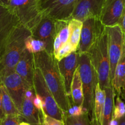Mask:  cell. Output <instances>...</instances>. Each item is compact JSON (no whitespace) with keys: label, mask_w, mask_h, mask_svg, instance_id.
<instances>
[{"label":"cell","mask_w":125,"mask_h":125,"mask_svg":"<svg viewBox=\"0 0 125 125\" xmlns=\"http://www.w3.org/2000/svg\"><path fill=\"white\" fill-rule=\"evenodd\" d=\"M35 66L40 69L45 83L56 103L64 114L72 104L66 93L64 82L60 73L58 61L45 50L34 54Z\"/></svg>","instance_id":"cell-1"},{"label":"cell","mask_w":125,"mask_h":125,"mask_svg":"<svg viewBox=\"0 0 125 125\" xmlns=\"http://www.w3.org/2000/svg\"><path fill=\"white\" fill-rule=\"evenodd\" d=\"M30 35V30L20 23L12 32L0 53V78L14 71L25 49V40Z\"/></svg>","instance_id":"cell-2"},{"label":"cell","mask_w":125,"mask_h":125,"mask_svg":"<svg viewBox=\"0 0 125 125\" xmlns=\"http://www.w3.org/2000/svg\"><path fill=\"white\" fill-rule=\"evenodd\" d=\"M87 53L91 65L96 74L100 87L103 90H105L106 88L112 86L106 27Z\"/></svg>","instance_id":"cell-3"},{"label":"cell","mask_w":125,"mask_h":125,"mask_svg":"<svg viewBox=\"0 0 125 125\" xmlns=\"http://www.w3.org/2000/svg\"><path fill=\"white\" fill-rule=\"evenodd\" d=\"M78 69L83 92V108L90 119L93 109L94 91L98 82V79L88 53L78 54Z\"/></svg>","instance_id":"cell-4"},{"label":"cell","mask_w":125,"mask_h":125,"mask_svg":"<svg viewBox=\"0 0 125 125\" xmlns=\"http://www.w3.org/2000/svg\"><path fill=\"white\" fill-rule=\"evenodd\" d=\"M7 6L17 17L20 24L33 28L42 17L40 0H9Z\"/></svg>","instance_id":"cell-5"},{"label":"cell","mask_w":125,"mask_h":125,"mask_svg":"<svg viewBox=\"0 0 125 125\" xmlns=\"http://www.w3.org/2000/svg\"><path fill=\"white\" fill-rule=\"evenodd\" d=\"M33 87L34 91L43 102L45 114L59 120L64 121L65 114L56 103L52 93L45 83L40 69L36 67L34 70Z\"/></svg>","instance_id":"cell-6"},{"label":"cell","mask_w":125,"mask_h":125,"mask_svg":"<svg viewBox=\"0 0 125 125\" xmlns=\"http://www.w3.org/2000/svg\"><path fill=\"white\" fill-rule=\"evenodd\" d=\"M77 0H40L43 15L55 20H69L75 9Z\"/></svg>","instance_id":"cell-7"},{"label":"cell","mask_w":125,"mask_h":125,"mask_svg":"<svg viewBox=\"0 0 125 125\" xmlns=\"http://www.w3.org/2000/svg\"><path fill=\"white\" fill-rule=\"evenodd\" d=\"M105 29V26L97 18L91 17L84 20L77 53H87Z\"/></svg>","instance_id":"cell-8"},{"label":"cell","mask_w":125,"mask_h":125,"mask_svg":"<svg viewBox=\"0 0 125 125\" xmlns=\"http://www.w3.org/2000/svg\"><path fill=\"white\" fill-rule=\"evenodd\" d=\"M108 36V50L110 61V82H112L116 64L121 57L125 36L118 25L106 27Z\"/></svg>","instance_id":"cell-9"},{"label":"cell","mask_w":125,"mask_h":125,"mask_svg":"<svg viewBox=\"0 0 125 125\" xmlns=\"http://www.w3.org/2000/svg\"><path fill=\"white\" fill-rule=\"evenodd\" d=\"M0 82L5 86L20 114L26 90L33 87L29 86L15 71L0 78Z\"/></svg>","instance_id":"cell-10"},{"label":"cell","mask_w":125,"mask_h":125,"mask_svg":"<svg viewBox=\"0 0 125 125\" xmlns=\"http://www.w3.org/2000/svg\"><path fill=\"white\" fill-rule=\"evenodd\" d=\"M56 20L42 15L41 20L30 30L31 35L33 38L44 42L45 51L53 55V43L56 36Z\"/></svg>","instance_id":"cell-11"},{"label":"cell","mask_w":125,"mask_h":125,"mask_svg":"<svg viewBox=\"0 0 125 125\" xmlns=\"http://www.w3.org/2000/svg\"><path fill=\"white\" fill-rule=\"evenodd\" d=\"M106 0H77L71 19L83 21L91 17L99 19Z\"/></svg>","instance_id":"cell-12"},{"label":"cell","mask_w":125,"mask_h":125,"mask_svg":"<svg viewBox=\"0 0 125 125\" xmlns=\"http://www.w3.org/2000/svg\"><path fill=\"white\" fill-rule=\"evenodd\" d=\"M78 53L74 52L60 61H58L59 70L64 82L66 93L71 101V84L74 73L78 68Z\"/></svg>","instance_id":"cell-13"},{"label":"cell","mask_w":125,"mask_h":125,"mask_svg":"<svg viewBox=\"0 0 125 125\" xmlns=\"http://www.w3.org/2000/svg\"><path fill=\"white\" fill-rule=\"evenodd\" d=\"M125 5V0H106L99 20L105 26L118 25Z\"/></svg>","instance_id":"cell-14"},{"label":"cell","mask_w":125,"mask_h":125,"mask_svg":"<svg viewBox=\"0 0 125 125\" xmlns=\"http://www.w3.org/2000/svg\"><path fill=\"white\" fill-rule=\"evenodd\" d=\"M19 23L17 17L9 8L0 4V53L8 38Z\"/></svg>","instance_id":"cell-15"},{"label":"cell","mask_w":125,"mask_h":125,"mask_svg":"<svg viewBox=\"0 0 125 125\" xmlns=\"http://www.w3.org/2000/svg\"><path fill=\"white\" fill-rule=\"evenodd\" d=\"M35 95L34 87L27 88L25 92L20 115L23 120L31 125H41V112L35 107L33 104V99Z\"/></svg>","instance_id":"cell-16"},{"label":"cell","mask_w":125,"mask_h":125,"mask_svg":"<svg viewBox=\"0 0 125 125\" xmlns=\"http://www.w3.org/2000/svg\"><path fill=\"white\" fill-rule=\"evenodd\" d=\"M34 54L25 49L15 68V72L19 74L30 86L33 87L34 70Z\"/></svg>","instance_id":"cell-17"},{"label":"cell","mask_w":125,"mask_h":125,"mask_svg":"<svg viewBox=\"0 0 125 125\" xmlns=\"http://www.w3.org/2000/svg\"><path fill=\"white\" fill-rule=\"evenodd\" d=\"M112 86L115 96H120L125 86V42L123 47L121 57L115 68Z\"/></svg>","instance_id":"cell-18"},{"label":"cell","mask_w":125,"mask_h":125,"mask_svg":"<svg viewBox=\"0 0 125 125\" xmlns=\"http://www.w3.org/2000/svg\"><path fill=\"white\" fill-rule=\"evenodd\" d=\"M69 20H59L55 21L56 36L53 43V56L57 53L61 46L68 42L69 37Z\"/></svg>","instance_id":"cell-19"},{"label":"cell","mask_w":125,"mask_h":125,"mask_svg":"<svg viewBox=\"0 0 125 125\" xmlns=\"http://www.w3.org/2000/svg\"><path fill=\"white\" fill-rule=\"evenodd\" d=\"M71 101L75 105L83 107V92L82 83L80 79L79 69H77L74 73V77L71 84Z\"/></svg>","instance_id":"cell-20"},{"label":"cell","mask_w":125,"mask_h":125,"mask_svg":"<svg viewBox=\"0 0 125 125\" xmlns=\"http://www.w3.org/2000/svg\"><path fill=\"white\" fill-rule=\"evenodd\" d=\"M105 100L104 105V116H103V125H109L113 117L115 94L112 86H110L105 89Z\"/></svg>","instance_id":"cell-21"},{"label":"cell","mask_w":125,"mask_h":125,"mask_svg":"<svg viewBox=\"0 0 125 125\" xmlns=\"http://www.w3.org/2000/svg\"><path fill=\"white\" fill-rule=\"evenodd\" d=\"M1 93V104L4 115H20L14 101L9 95L6 88L2 83L0 82Z\"/></svg>","instance_id":"cell-22"},{"label":"cell","mask_w":125,"mask_h":125,"mask_svg":"<svg viewBox=\"0 0 125 125\" xmlns=\"http://www.w3.org/2000/svg\"><path fill=\"white\" fill-rule=\"evenodd\" d=\"M83 21L71 19L69 21V37L68 42L73 45L75 50H77L80 39Z\"/></svg>","instance_id":"cell-23"},{"label":"cell","mask_w":125,"mask_h":125,"mask_svg":"<svg viewBox=\"0 0 125 125\" xmlns=\"http://www.w3.org/2000/svg\"><path fill=\"white\" fill-rule=\"evenodd\" d=\"M25 49L31 53L35 54L45 50V45L44 42L30 35L25 40Z\"/></svg>","instance_id":"cell-24"},{"label":"cell","mask_w":125,"mask_h":125,"mask_svg":"<svg viewBox=\"0 0 125 125\" xmlns=\"http://www.w3.org/2000/svg\"><path fill=\"white\" fill-rule=\"evenodd\" d=\"M64 123L65 125H90V120L86 113L79 116L65 115Z\"/></svg>","instance_id":"cell-25"},{"label":"cell","mask_w":125,"mask_h":125,"mask_svg":"<svg viewBox=\"0 0 125 125\" xmlns=\"http://www.w3.org/2000/svg\"><path fill=\"white\" fill-rule=\"evenodd\" d=\"M125 115V103L121 99V97L117 96L114 104L113 119L119 120Z\"/></svg>","instance_id":"cell-26"},{"label":"cell","mask_w":125,"mask_h":125,"mask_svg":"<svg viewBox=\"0 0 125 125\" xmlns=\"http://www.w3.org/2000/svg\"><path fill=\"white\" fill-rule=\"evenodd\" d=\"M74 52H77V50L69 42H68L62 46H61V47L59 49L57 53L55 55L54 57L58 61H59Z\"/></svg>","instance_id":"cell-27"},{"label":"cell","mask_w":125,"mask_h":125,"mask_svg":"<svg viewBox=\"0 0 125 125\" xmlns=\"http://www.w3.org/2000/svg\"><path fill=\"white\" fill-rule=\"evenodd\" d=\"M22 120L20 115H6L1 120L0 125H19Z\"/></svg>","instance_id":"cell-28"},{"label":"cell","mask_w":125,"mask_h":125,"mask_svg":"<svg viewBox=\"0 0 125 125\" xmlns=\"http://www.w3.org/2000/svg\"><path fill=\"white\" fill-rule=\"evenodd\" d=\"M42 117L41 125H65L64 121L49 116L45 114L44 110L41 111Z\"/></svg>","instance_id":"cell-29"},{"label":"cell","mask_w":125,"mask_h":125,"mask_svg":"<svg viewBox=\"0 0 125 125\" xmlns=\"http://www.w3.org/2000/svg\"><path fill=\"white\" fill-rule=\"evenodd\" d=\"M85 113L86 112H85L82 106L75 105L72 103L71 105L68 109L67 112L65 114V115L71 116H79L82 115Z\"/></svg>","instance_id":"cell-30"},{"label":"cell","mask_w":125,"mask_h":125,"mask_svg":"<svg viewBox=\"0 0 125 125\" xmlns=\"http://www.w3.org/2000/svg\"><path fill=\"white\" fill-rule=\"evenodd\" d=\"M33 104H34L35 107L40 112L42 110H44V104H43L41 98L36 94L35 96L33 99Z\"/></svg>","instance_id":"cell-31"},{"label":"cell","mask_w":125,"mask_h":125,"mask_svg":"<svg viewBox=\"0 0 125 125\" xmlns=\"http://www.w3.org/2000/svg\"><path fill=\"white\" fill-rule=\"evenodd\" d=\"M118 25L121 28L123 33V34L125 36V5L123 9V11L122 15H121L120 20H119Z\"/></svg>","instance_id":"cell-32"},{"label":"cell","mask_w":125,"mask_h":125,"mask_svg":"<svg viewBox=\"0 0 125 125\" xmlns=\"http://www.w3.org/2000/svg\"><path fill=\"white\" fill-rule=\"evenodd\" d=\"M4 114L3 112V108H2L1 104V88H0V120L3 119L4 117Z\"/></svg>","instance_id":"cell-33"},{"label":"cell","mask_w":125,"mask_h":125,"mask_svg":"<svg viewBox=\"0 0 125 125\" xmlns=\"http://www.w3.org/2000/svg\"><path fill=\"white\" fill-rule=\"evenodd\" d=\"M118 125H125V115L118 120Z\"/></svg>","instance_id":"cell-34"},{"label":"cell","mask_w":125,"mask_h":125,"mask_svg":"<svg viewBox=\"0 0 125 125\" xmlns=\"http://www.w3.org/2000/svg\"><path fill=\"white\" fill-rule=\"evenodd\" d=\"M9 1V0H0V3L2 4H4V5H7Z\"/></svg>","instance_id":"cell-35"},{"label":"cell","mask_w":125,"mask_h":125,"mask_svg":"<svg viewBox=\"0 0 125 125\" xmlns=\"http://www.w3.org/2000/svg\"><path fill=\"white\" fill-rule=\"evenodd\" d=\"M120 97H121L123 99L125 100V88H124V90L123 91L122 93H121V96H120Z\"/></svg>","instance_id":"cell-36"},{"label":"cell","mask_w":125,"mask_h":125,"mask_svg":"<svg viewBox=\"0 0 125 125\" xmlns=\"http://www.w3.org/2000/svg\"><path fill=\"white\" fill-rule=\"evenodd\" d=\"M20 125H31L30 124H29L28 123L26 122V121H21V123H20Z\"/></svg>","instance_id":"cell-37"},{"label":"cell","mask_w":125,"mask_h":125,"mask_svg":"<svg viewBox=\"0 0 125 125\" xmlns=\"http://www.w3.org/2000/svg\"><path fill=\"white\" fill-rule=\"evenodd\" d=\"M0 4H1V3H0Z\"/></svg>","instance_id":"cell-38"},{"label":"cell","mask_w":125,"mask_h":125,"mask_svg":"<svg viewBox=\"0 0 125 125\" xmlns=\"http://www.w3.org/2000/svg\"><path fill=\"white\" fill-rule=\"evenodd\" d=\"M0 121H1V120H0Z\"/></svg>","instance_id":"cell-39"}]
</instances>
